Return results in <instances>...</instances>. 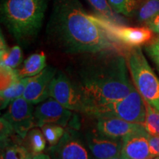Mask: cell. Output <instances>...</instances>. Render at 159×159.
<instances>
[{
    "label": "cell",
    "mask_w": 159,
    "mask_h": 159,
    "mask_svg": "<svg viewBox=\"0 0 159 159\" xmlns=\"http://www.w3.org/2000/svg\"><path fill=\"white\" fill-rule=\"evenodd\" d=\"M125 53L108 50L83 54L70 79L80 94L84 114L126 97L133 89Z\"/></svg>",
    "instance_id": "cell-1"
},
{
    "label": "cell",
    "mask_w": 159,
    "mask_h": 159,
    "mask_svg": "<svg viewBox=\"0 0 159 159\" xmlns=\"http://www.w3.org/2000/svg\"><path fill=\"white\" fill-rule=\"evenodd\" d=\"M27 148L33 155L41 153L46 148V140L42 131L38 128H33L27 135Z\"/></svg>",
    "instance_id": "cell-20"
},
{
    "label": "cell",
    "mask_w": 159,
    "mask_h": 159,
    "mask_svg": "<svg viewBox=\"0 0 159 159\" xmlns=\"http://www.w3.org/2000/svg\"><path fill=\"white\" fill-rule=\"evenodd\" d=\"M47 26L49 41L66 54L83 55L114 50L125 53L126 47L113 41L85 11L79 0H52Z\"/></svg>",
    "instance_id": "cell-2"
},
{
    "label": "cell",
    "mask_w": 159,
    "mask_h": 159,
    "mask_svg": "<svg viewBox=\"0 0 159 159\" xmlns=\"http://www.w3.org/2000/svg\"><path fill=\"white\" fill-rule=\"evenodd\" d=\"M31 159H52L50 156H47V155L40 153L37 155H33Z\"/></svg>",
    "instance_id": "cell-30"
},
{
    "label": "cell",
    "mask_w": 159,
    "mask_h": 159,
    "mask_svg": "<svg viewBox=\"0 0 159 159\" xmlns=\"http://www.w3.org/2000/svg\"><path fill=\"white\" fill-rule=\"evenodd\" d=\"M115 13L131 16L136 13L142 0H108Z\"/></svg>",
    "instance_id": "cell-21"
},
{
    "label": "cell",
    "mask_w": 159,
    "mask_h": 159,
    "mask_svg": "<svg viewBox=\"0 0 159 159\" xmlns=\"http://www.w3.org/2000/svg\"><path fill=\"white\" fill-rule=\"evenodd\" d=\"M149 136L150 134L144 130L123 138L122 156L125 159H153L150 150Z\"/></svg>",
    "instance_id": "cell-14"
},
{
    "label": "cell",
    "mask_w": 159,
    "mask_h": 159,
    "mask_svg": "<svg viewBox=\"0 0 159 159\" xmlns=\"http://www.w3.org/2000/svg\"><path fill=\"white\" fill-rule=\"evenodd\" d=\"M108 159H125V158L122 156V155H120V156H116V157H113V158H108Z\"/></svg>",
    "instance_id": "cell-31"
},
{
    "label": "cell",
    "mask_w": 159,
    "mask_h": 159,
    "mask_svg": "<svg viewBox=\"0 0 159 159\" xmlns=\"http://www.w3.org/2000/svg\"><path fill=\"white\" fill-rule=\"evenodd\" d=\"M71 111L52 97H49L43 102L39 103L35 108V125L36 127L41 128L46 124H55L65 128L70 124L75 116Z\"/></svg>",
    "instance_id": "cell-10"
},
{
    "label": "cell",
    "mask_w": 159,
    "mask_h": 159,
    "mask_svg": "<svg viewBox=\"0 0 159 159\" xmlns=\"http://www.w3.org/2000/svg\"><path fill=\"white\" fill-rule=\"evenodd\" d=\"M33 105L21 97L9 105L8 110L3 116L9 121L15 134L21 139H25L29 131L35 126Z\"/></svg>",
    "instance_id": "cell-9"
},
{
    "label": "cell",
    "mask_w": 159,
    "mask_h": 159,
    "mask_svg": "<svg viewBox=\"0 0 159 159\" xmlns=\"http://www.w3.org/2000/svg\"><path fill=\"white\" fill-rule=\"evenodd\" d=\"M50 97L65 108L84 114V105L79 91L70 77L65 73L57 72L50 85Z\"/></svg>",
    "instance_id": "cell-8"
},
{
    "label": "cell",
    "mask_w": 159,
    "mask_h": 159,
    "mask_svg": "<svg viewBox=\"0 0 159 159\" xmlns=\"http://www.w3.org/2000/svg\"><path fill=\"white\" fill-rule=\"evenodd\" d=\"M146 115L144 126L150 136H159V111L144 100Z\"/></svg>",
    "instance_id": "cell-18"
},
{
    "label": "cell",
    "mask_w": 159,
    "mask_h": 159,
    "mask_svg": "<svg viewBox=\"0 0 159 159\" xmlns=\"http://www.w3.org/2000/svg\"><path fill=\"white\" fill-rule=\"evenodd\" d=\"M47 0H2L1 20L19 43L27 44L43 25Z\"/></svg>",
    "instance_id": "cell-3"
},
{
    "label": "cell",
    "mask_w": 159,
    "mask_h": 159,
    "mask_svg": "<svg viewBox=\"0 0 159 159\" xmlns=\"http://www.w3.org/2000/svg\"><path fill=\"white\" fill-rule=\"evenodd\" d=\"M41 128L46 140L51 146L58 143L66 130L64 127L55 124H46Z\"/></svg>",
    "instance_id": "cell-23"
},
{
    "label": "cell",
    "mask_w": 159,
    "mask_h": 159,
    "mask_svg": "<svg viewBox=\"0 0 159 159\" xmlns=\"http://www.w3.org/2000/svg\"><path fill=\"white\" fill-rule=\"evenodd\" d=\"M146 115L144 99L134 87L124 98L108 103L95 110L91 116H114L129 122L144 125Z\"/></svg>",
    "instance_id": "cell-5"
},
{
    "label": "cell",
    "mask_w": 159,
    "mask_h": 159,
    "mask_svg": "<svg viewBox=\"0 0 159 159\" xmlns=\"http://www.w3.org/2000/svg\"><path fill=\"white\" fill-rule=\"evenodd\" d=\"M57 69L47 66L42 71L30 78L23 97L33 105H39L50 97V85Z\"/></svg>",
    "instance_id": "cell-12"
},
{
    "label": "cell",
    "mask_w": 159,
    "mask_h": 159,
    "mask_svg": "<svg viewBox=\"0 0 159 159\" xmlns=\"http://www.w3.org/2000/svg\"><path fill=\"white\" fill-rule=\"evenodd\" d=\"M52 159H94L85 142L84 137L77 129H66L58 143L49 149Z\"/></svg>",
    "instance_id": "cell-7"
},
{
    "label": "cell",
    "mask_w": 159,
    "mask_h": 159,
    "mask_svg": "<svg viewBox=\"0 0 159 159\" xmlns=\"http://www.w3.org/2000/svg\"><path fill=\"white\" fill-rule=\"evenodd\" d=\"M96 119L97 130L111 138L123 139L130 134L146 130L144 125L129 122L117 117L101 116Z\"/></svg>",
    "instance_id": "cell-13"
},
{
    "label": "cell",
    "mask_w": 159,
    "mask_h": 159,
    "mask_svg": "<svg viewBox=\"0 0 159 159\" xmlns=\"http://www.w3.org/2000/svg\"><path fill=\"white\" fill-rule=\"evenodd\" d=\"M47 57L44 53L32 54L24 61L21 67L17 69L19 77H32L39 74L47 67Z\"/></svg>",
    "instance_id": "cell-15"
},
{
    "label": "cell",
    "mask_w": 159,
    "mask_h": 159,
    "mask_svg": "<svg viewBox=\"0 0 159 159\" xmlns=\"http://www.w3.org/2000/svg\"><path fill=\"white\" fill-rule=\"evenodd\" d=\"M84 139L94 159H108L120 156L122 139L111 138L96 129L86 131Z\"/></svg>",
    "instance_id": "cell-11"
},
{
    "label": "cell",
    "mask_w": 159,
    "mask_h": 159,
    "mask_svg": "<svg viewBox=\"0 0 159 159\" xmlns=\"http://www.w3.org/2000/svg\"><path fill=\"white\" fill-rule=\"evenodd\" d=\"M91 19L105 31L113 41L126 47H141L152 39V32L146 27H128L99 15H91Z\"/></svg>",
    "instance_id": "cell-6"
},
{
    "label": "cell",
    "mask_w": 159,
    "mask_h": 159,
    "mask_svg": "<svg viewBox=\"0 0 159 159\" xmlns=\"http://www.w3.org/2000/svg\"><path fill=\"white\" fill-rule=\"evenodd\" d=\"M20 78L21 77L19 76L17 69L1 65V90L7 88L10 85Z\"/></svg>",
    "instance_id": "cell-26"
},
{
    "label": "cell",
    "mask_w": 159,
    "mask_h": 159,
    "mask_svg": "<svg viewBox=\"0 0 159 159\" xmlns=\"http://www.w3.org/2000/svg\"><path fill=\"white\" fill-rule=\"evenodd\" d=\"M0 44V65L16 69L22 63L23 60L21 47L19 45H15L12 47H7L2 33Z\"/></svg>",
    "instance_id": "cell-16"
},
{
    "label": "cell",
    "mask_w": 159,
    "mask_h": 159,
    "mask_svg": "<svg viewBox=\"0 0 159 159\" xmlns=\"http://www.w3.org/2000/svg\"><path fill=\"white\" fill-rule=\"evenodd\" d=\"M0 125H1V132H0V136H1V149L2 150L11 145V137L13 133H15L13 130V126L7 119L2 116L0 120Z\"/></svg>",
    "instance_id": "cell-25"
},
{
    "label": "cell",
    "mask_w": 159,
    "mask_h": 159,
    "mask_svg": "<svg viewBox=\"0 0 159 159\" xmlns=\"http://www.w3.org/2000/svg\"><path fill=\"white\" fill-rule=\"evenodd\" d=\"M147 52L157 66L159 71V37L147 47Z\"/></svg>",
    "instance_id": "cell-27"
},
{
    "label": "cell",
    "mask_w": 159,
    "mask_h": 159,
    "mask_svg": "<svg viewBox=\"0 0 159 159\" xmlns=\"http://www.w3.org/2000/svg\"><path fill=\"white\" fill-rule=\"evenodd\" d=\"M144 24L153 33L159 34V13L151 18L150 20H148Z\"/></svg>",
    "instance_id": "cell-29"
},
{
    "label": "cell",
    "mask_w": 159,
    "mask_h": 159,
    "mask_svg": "<svg viewBox=\"0 0 159 159\" xmlns=\"http://www.w3.org/2000/svg\"><path fill=\"white\" fill-rule=\"evenodd\" d=\"M30 77H24L17 80L7 88L1 90V109H5L13 100L22 97L25 87Z\"/></svg>",
    "instance_id": "cell-17"
},
{
    "label": "cell",
    "mask_w": 159,
    "mask_h": 159,
    "mask_svg": "<svg viewBox=\"0 0 159 159\" xmlns=\"http://www.w3.org/2000/svg\"><path fill=\"white\" fill-rule=\"evenodd\" d=\"M159 13V0H143L136 11V19L141 23H145Z\"/></svg>",
    "instance_id": "cell-19"
},
{
    "label": "cell",
    "mask_w": 159,
    "mask_h": 159,
    "mask_svg": "<svg viewBox=\"0 0 159 159\" xmlns=\"http://www.w3.org/2000/svg\"><path fill=\"white\" fill-rule=\"evenodd\" d=\"M4 150V159H31L33 157L28 148L18 143L11 144Z\"/></svg>",
    "instance_id": "cell-24"
},
{
    "label": "cell",
    "mask_w": 159,
    "mask_h": 159,
    "mask_svg": "<svg viewBox=\"0 0 159 159\" xmlns=\"http://www.w3.org/2000/svg\"><path fill=\"white\" fill-rule=\"evenodd\" d=\"M125 55L136 89L145 101L159 111V80L141 47L128 48Z\"/></svg>",
    "instance_id": "cell-4"
},
{
    "label": "cell",
    "mask_w": 159,
    "mask_h": 159,
    "mask_svg": "<svg viewBox=\"0 0 159 159\" xmlns=\"http://www.w3.org/2000/svg\"><path fill=\"white\" fill-rule=\"evenodd\" d=\"M153 159H159V156H157V157H156V158H154Z\"/></svg>",
    "instance_id": "cell-32"
},
{
    "label": "cell",
    "mask_w": 159,
    "mask_h": 159,
    "mask_svg": "<svg viewBox=\"0 0 159 159\" xmlns=\"http://www.w3.org/2000/svg\"><path fill=\"white\" fill-rule=\"evenodd\" d=\"M149 144L150 150L153 158L159 156V136H149Z\"/></svg>",
    "instance_id": "cell-28"
},
{
    "label": "cell",
    "mask_w": 159,
    "mask_h": 159,
    "mask_svg": "<svg viewBox=\"0 0 159 159\" xmlns=\"http://www.w3.org/2000/svg\"><path fill=\"white\" fill-rule=\"evenodd\" d=\"M87 1L97 11V13H98V15L102 16L114 22L120 24V20L116 15V13H114L115 11L111 7L108 0H87Z\"/></svg>",
    "instance_id": "cell-22"
}]
</instances>
